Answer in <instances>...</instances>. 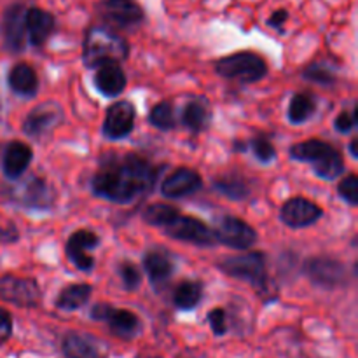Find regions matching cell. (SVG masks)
<instances>
[{
    "label": "cell",
    "mask_w": 358,
    "mask_h": 358,
    "mask_svg": "<svg viewBox=\"0 0 358 358\" xmlns=\"http://www.w3.org/2000/svg\"><path fill=\"white\" fill-rule=\"evenodd\" d=\"M201 187V175L191 168L182 166L164 178L163 184H161V194L170 199L185 198V196H192L194 192H198Z\"/></svg>",
    "instance_id": "ac0fdd59"
},
{
    "label": "cell",
    "mask_w": 358,
    "mask_h": 358,
    "mask_svg": "<svg viewBox=\"0 0 358 358\" xmlns=\"http://www.w3.org/2000/svg\"><path fill=\"white\" fill-rule=\"evenodd\" d=\"M24 13L27 6L21 2L10 3L2 16V38L6 51L20 55L27 48V28H24Z\"/></svg>",
    "instance_id": "7c38bea8"
},
{
    "label": "cell",
    "mask_w": 358,
    "mask_h": 358,
    "mask_svg": "<svg viewBox=\"0 0 358 358\" xmlns=\"http://www.w3.org/2000/svg\"><path fill=\"white\" fill-rule=\"evenodd\" d=\"M208 322L215 336H224L227 332V313L222 308H215V310L210 311Z\"/></svg>",
    "instance_id": "d590c367"
},
{
    "label": "cell",
    "mask_w": 358,
    "mask_h": 358,
    "mask_svg": "<svg viewBox=\"0 0 358 358\" xmlns=\"http://www.w3.org/2000/svg\"><path fill=\"white\" fill-rule=\"evenodd\" d=\"M324 215V210L317 205V203L310 201L306 198H292L282 206L280 212V219L285 226L292 227V229H301V227H308L317 224Z\"/></svg>",
    "instance_id": "e0dca14e"
},
{
    "label": "cell",
    "mask_w": 358,
    "mask_h": 358,
    "mask_svg": "<svg viewBox=\"0 0 358 358\" xmlns=\"http://www.w3.org/2000/svg\"><path fill=\"white\" fill-rule=\"evenodd\" d=\"M142 264L154 287L166 283L175 273V259L171 257V254H168L166 250H161V248L147 252L143 255Z\"/></svg>",
    "instance_id": "ffe728a7"
},
{
    "label": "cell",
    "mask_w": 358,
    "mask_h": 358,
    "mask_svg": "<svg viewBox=\"0 0 358 358\" xmlns=\"http://www.w3.org/2000/svg\"><path fill=\"white\" fill-rule=\"evenodd\" d=\"M164 229H166L168 236L173 238V240L198 245V247H213L215 245L212 229L196 217H187L180 213L175 219V222H171Z\"/></svg>",
    "instance_id": "5bb4252c"
},
{
    "label": "cell",
    "mask_w": 358,
    "mask_h": 358,
    "mask_svg": "<svg viewBox=\"0 0 358 358\" xmlns=\"http://www.w3.org/2000/svg\"><path fill=\"white\" fill-rule=\"evenodd\" d=\"M268 262L262 252H247L241 255H229L217 262V268L231 278L250 283L259 294L268 292Z\"/></svg>",
    "instance_id": "277c9868"
},
{
    "label": "cell",
    "mask_w": 358,
    "mask_h": 358,
    "mask_svg": "<svg viewBox=\"0 0 358 358\" xmlns=\"http://www.w3.org/2000/svg\"><path fill=\"white\" fill-rule=\"evenodd\" d=\"M182 122L194 135L208 129L210 122H212V108H210L208 101L199 96L189 100L182 110Z\"/></svg>",
    "instance_id": "cb8c5ba5"
},
{
    "label": "cell",
    "mask_w": 358,
    "mask_h": 358,
    "mask_svg": "<svg viewBox=\"0 0 358 358\" xmlns=\"http://www.w3.org/2000/svg\"><path fill=\"white\" fill-rule=\"evenodd\" d=\"M0 299L17 308H35L42 299L38 283L34 278L0 276Z\"/></svg>",
    "instance_id": "9c48e42d"
},
{
    "label": "cell",
    "mask_w": 358,
    "mask_h": 358,
    "mask_svg": "<svg viewBox=\"0 0 358 358\" xmlns=\"http://www.w3.org/2000/svg\"><path fill=\"white\" fill-rule=\"evenodd\" d=\"M161 170L138 154H110L91 177V192L117 205H128L149 194Z\"/></svg>",
    "instance_id": "6da1fadb"
},
{
    "label": "cell",
    "mask_w": 358,
    "mask_h": 358,
    "mask_svg": "<svg viewBox=\"0 0 358 358\" xmlns=\"http://www.w3.org/2000/svg\"><path fill=\"white\" fill-rule=\"evenodd\" d=\"M338 192L343 201L348 203L350 206H358V177L357 175H348L343 178L338 185Z\"/></svg>",
    "instance_id": "e575fe53"
},
{
    "label": "cell",
    "mask_w": 358,
    "mask_h": 358,
    "mask_svg": "<svg viewBox=\"0 0 358 358\" xmlns=\"http://www.w3.org/2000/svg\"><path fill=\"white\" fill-rule=\"evenodd\" d=\"M7 84L10 90L21 96L31 98L37 94L38 91V79L35 70L31 69L28 63H17L10 69L9 76H7Z\"/></svg>",
    "instance_id": "d4e9b609"
},
{
    "label": "cell",
    "mask_w": 358,
    "mask_h": 358,
    "mask_svg": "<svg viewBox=\"0 0 358 358\" xmlns=\"http://www.w3.org/2000/svg\"><path fill=\"white\" fill-rule=\"evenodd\" d=\"M6 196L16 205L30 210H49L55 203L52 187L44 178L38 177H30L14 187H9Z\"/></svg>",
    "instance_id": "52a82bcc"
},
{
    "label": "cell",
    "mask_w": 358,
    "mask_h": 358,
    "mask_svg": "<svg viewBox=\"0 0 358 358\" xmlns=\"http://www.w3.org/2000/svg\"><path fill=\"white\" fill-rule=\"evenodd\" d=\"M62 352L66 358H107V352L96 339L79 332H70L63 338Z\"/></svg>",
    "instance_id": "44dd1931"
},
{
    "label": "cell",
    "mask_w": 358,
    "mask_h": 358,
    "mask_svg": "<svg viewBox=\"0 0 358 358\" xmlns=\"http://www.w3.org/2000/svg\"><path fill=\"white\" fill-rule=\"evenodd\" d=\"M129 44L108 27L87 28L83 45L84 65L98 69L105 63H121L128 58Z\"/></svg>",
    "instance_id": "7a4b0ae2"
},
{
    "label": "cell",
    "mask_w": 358,
    "mask_h": 358,
    "mask_svg": "<svg viewBox=\"0 0 358 358\" xmlns=\"http://www.w3.org/2000/svg\"><path fill=\"white\" fill-rule=\"evenodd\" d=\"M147 119H149V124H152L157 129H163V131L173 129L175 124H177L173 105L170 101H159V103L154 105Z\"/></svg>",
    "instance_id": "4dcf8cb0"
},
{
    "label": "cell",
    "mask_w": 358,
    "mask_h": 358,
    "mask_svg": "<svg viewBox=\"0 0 358 358\" xmlns=\"http://www.w3.org/2000/svg\"><path fill=\"white\" fill-rule=\"evenodd\" d=\"M24 28H27L28 42L34 48H41L55 31L56 20L49 10L42 9V7H27Z\"/></svg>",
    "instance_id": "d6986e66"
},
{
    "label": "cell",
    "mask_w": 358,
    "mask_h": 358,
    "mask_svg": "<svg viewBox=\"0 0 358 358\" xmlns=\"http://www.w3.org/2000/svg\"><path fill=\"white\" fill-rule=\"evenodd\" d=\"M215 72L224 79L236 80L240 84H252L264 79L268 73V65L264 58L255 52L240 51L220 58L215 63Z\"/></svg>",
    "instance_id": "5b68a950"
},
{
    "label": "cell",
    "mask_w": 358,
    "mask_h": 358,
    "mask_svg": "<svg viewBox=\"0 0 358 358\" xmlns=\"http://www.w3.org/2000/svg\"><path fill=\"white\" fill-rule=\"evenodd\" d=\"M90 317L96 322H105L108 331L115 336L129 341L142 332V322L135 313L128 310H115L112 304L96 303L90 311Z\"/></svg>",
    "instance_id": "8992f818"
},
{
    "label": "cell",
    "mask_w": 358,
    "mask_h": 358,
    "mask_svg": "<svg viewBox=\"0 0 358 358\" xmlns=\"http://www.w3.org/2000/svg\"><path fill=\"white\" fill-rule=\"evenodd\" d=\"M96 10L105 23L115 28L138 27L145 20V10L136 0H101Z\"/></svg>",
    "instance_id": "30bf717a"
},
{
    "label": "cell",
    "mask_w": 358,
    "mask_h": 358,
    "mask_svg": "<svg viewBox=\"0 0 358 358\" xmlns=\"http://www.w3.org/2000/svg\"><path fill=\"white\" fill-rule=\"evenodd\" d=\"M287 20H289V13H287L285 9H276L275 13L268 17L266 23H268V27L276 28V30H282V27L287 23Z\"/></svg>",
    "instance_id": "f35d334b"
},
{
    "label": "cell",
    "mask_w": 358,
    "mask_h": 358,
    "mask_svg": "<svg viewBox=\"0 0 358 358\" xmlns=\"http://www.w3.org/2000/svg\"><path fill=\"white\" fill-rule=\"evenodd\" d=\"M290 157L301 163H310L322 180H336L345 171V161L334 145L311 138L290 147Z\"/></svg>",
    "instance_id": "3957f363"
},
{
    "label": "cell",
    "mask_w": 358,
    "mask_h": 358,
    "mask_svg": "<svg viewBox=\"0 0 358 358\" xmlns=\"http://www.w3.org/2000/svg\"><path fill=\"white\" fill-rule=\"evenodd\" d=\"M315 110H317V100L310 93H296L290 100L287 117L292 124H304L313 117Z\"/></svg>",
    "instance_id": "f1b7e54d"
},
{
    "label": "cell",
    "mask_w": 358,
    "mask_h": 358,
    "mask_svg": "<svg viewBox=\"0 0 358 358\" xmlns=\"http://www.w3.org/2000/svg\"><path fill=\"white\" fill-rule=\"evenodd\" d=\"M250 147L252 150H254V156L257 157L262 164H269L275 161L276 157L275 145H273L268 138H264V136H257V138L252 140Z\"/></svg>",
    "instance_id": "836d02e7"
},
{
    "label": "cell",
    "mask_w": 358,
    "mask_h": 358,
    "mask_svg": "<svg viewBox=\"0 0 358 358\" xmlns=\"http://www.w3.org/2000/svg\"><path fill=\"white\" fill-rule=\"evenodd\" d=\"M63 122V108L56 101H42L31 108L23 121V133L30 138L41 140Z\"/></svg>",
    "instance_id": "8fae6325"
},
{
    "label": "cell",
    "mask_w": 358,
    "mask_h": 358,
    "mask_svg": "<svg viewBox=\"0 0 358 358\" xmlns=\"http://www.w3.org/2000/svg\"><path fill=\"white\" fill-rule=\"evenodd\" d=\"M178 215H180L178 208L171 205H164V203H152L142 212L143 222L157 227H168L171 222H175Z\"/></svg>",
    "instance_id": "f546056e"
},
{
    "label": "cell",
    "mask_w": 358,
    "mask_h": 358,
    "mask_svg": "<svg viewBox=\"0 0 358 358\" xmlns=\"http://www.w3.org/2000/svg\"><path fill=\"white\" fill-rule=\"evenodd\" d=\"M136 112L131 101L121 100L112 103L105 112L103 136L108 140H122L135 128Z\"/></svg>",
    "instance_id": "9a60e30c"
},
{
    "label": "cell",
    "mask_w": 358,
    "mask_h": 358,
    "mask_svg": "<svg viewBox=\"0 0 358 358\" xmlns=\"http://www.w3.org/2000/svg\"><path fill=\"white\" fill-rule=\"evenodd\" d=\"M303 77L306 80H311V83L324 84V86H331V84H334L338 80V73H336L334 66L322 62L308 65L306 70L303 72Z\"/></svg>",
    "instance_id": "1f68e13d"
},
{
    "label": "cell",
    "mask_w": 358,
    "mask_h": 358,
    "mask_svg": "<svg viewBox=\"0 0 358 358\" xmlns=\"http://www.w3.org/2000/svg\"><path fill=\"white\" fill-rule=\"evenodd\" d=\"M213 187L219 191L224 198L233 199V201H243L250 196V184L243 175L231 171V173H224L215 177L213 180Z\"/></svg>",
    "instance_id": "484cf974"
},
{
    "label": "cell",
    "mask_w": 358,
    "mask_h": 358,
    "mask_svg": "<svg viewBox=\"0 0 358 358\" xmlns=\"http://www.w3.org/2000/svg\"><path fill=\"white\" fill-rule=\"evenodd\" d=\"M357 145H358V138H353L352 142H350V154H352L353 157H357V156H358Z\"/></svg>",
    "instance_id": "ab89813d"
},
{
    "label": "cell",
    "mask_w": 358,
    "mask_h": 358,
    "mask_svg": "<svg viewBox=\"0 0 358 358\" xmlns=\"http://www.w3.org/2000/svg\"><path fill=\"white\" fill-rule=\"evenodd\" d=\"M304 273L311 283L325 290L338 289L346 282V268L332 257H311L304 264Z\"/></svg>",
    "instance_id": "4fadbf2b"
},
{
    "label": "cell",
    "mask_w": 358,
    "mask_h": 358,
    "mask_svg": "<svg viewBox=\"0 0 358 358\" xmlns=\"http://www.w3.org/2000/svg\"><path fill=\"white\" fill-rule=\"evenodd\" d=\"M203 299V285L201 282H182L175 289L173 306L180 311H191L198 308V304Z\"/></svg>",
    "instance_id": "83f0119b"
},
{
    "label": "cell",
    "mask_w": 358,
    "mask_h": 358,
    "mask_svg": "<svg viewBox=\"0 0 358 358\" xmlns=\"http://www.w3.org/2000/svg\"><path fill=\"white\" fill-rule=\"evenodd\" d=\"M91 294H93V287L87 283H73V285L65 287L56 297V308L63 311H76L80 310L84 304H87Z\"/></svg>",
    "instance_id": "4316f807"
},
{
    "label": "cell",
    "mask_w": 358,
    "mask_h": 358,
    "mask_svg": "<svg viewBox=\"0 0 358 358\" xmlns=\"http://www.w3.org/2000/svg\"><path fill=\"white\" fill-rule=\"evenodd\" d=\"M215 243H222L234 250H248L257 243V233L250 224L233 215L220 217L212 229Z\"/></svg>",
    "instance_id": "ba28073f"
},
{
    "label": "cell",
    "mask_w": 358,
    "mask_h": 358,
    "mask_svg": "<svg viewBox=\"0 0 358 358\" xmlns=\"http://www.w3.org/2000/svg\"><path fill=\"white\" fill-rule=\"evenodd\" d=\"M13 334V318H10L9 311L0 308V345L6 343Z\"/></svg>",
    "instance_id": "74e56055"
},
{
    "label": "cell",
    "mask_w": 358,
    "mask_h": 358,
    "mask_svg": "<svg viewBox=\"0 0 358 358\" xmlns=\"http://www.w3.org/2000/svg\"><path fill=\"white\" fill-rule=\"evenodd\" d=\"M31 159H34V150H31L30 145L23 142H10L6 147V152H3L2 157L3 175L9 180H17L27 171V168L30 166Z\"/></svg>",
    "instance_id": "7402d4cb"
},
{
    "label": "cell",
    "mask_w": 358,
    "mask_h": 358,
    "mask_svg": "<svg viewBox=\"0 0 358 358\" xmlns=\"http://www.w3.org/2000/svg\"><path fill=\"white\" fill-rule=\"evenodd\" d=\"M357 121H358V112L357 108L353 112H348V110H343L341 114L336 117L334 121V126L336 129H338L339 133H343V135H346V133H350L352 129H355L357 126Z\"/></svg>",
    "instance_id": "8d00e7d4"
},
{
    "label": "cell",
    "mask_w": 358,
    "mask_h": 358,
    "mask_svg": "<svg viewBox=\"0 0 358 358\" xmlns=\"http://www.w3.org/2000/svg\"><path fill=\"white\" fill-rule=\"evenodd\" d=\"M98 245H100L98 234H94L93 231L79 229L66 241V257L79 271H91L94 268V257L90 254V250H94Z\"/></svg>",
    "instance_id": "2e32d148"
},
{
    "label": "cell",
    "mask_w": 358,
    "mask_h": 358,
    "mask_svg": "<svg viewBox=\"0 0 358 358\" xmlns=\"http://www.w3.org/2000/svg\"><path fill=\"white\" fill-rule=\"evenodd\" d=\"M117 273L126 292H135V290L140 289V285H142V275L135 268V264H131L128 261L122 262V264H119Z\"/></svg>",
    "instance_id": "d6a6232c"
},
{
    "label": "cell",
    "mask_w": 358,
    "mask_h": 358,
    "mask_svg": "<svg viewBox=\"0 0 358 358\" xmlns=\"http://www.w3.org/2000/svg\"><path fill=\"white\" fill-rule=\"evenodd\" d=\"M94 86L103 96H119L126 87V73L119 63H105L94 73Z\"/></svg>",
    "instance_id": "603a6c76"
}]
</instances>
